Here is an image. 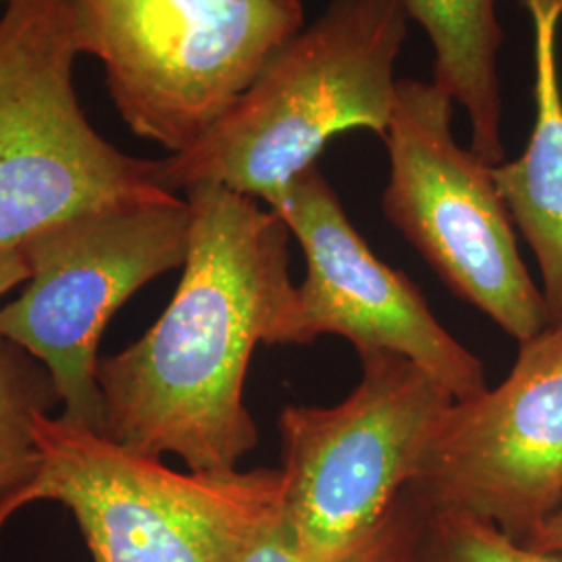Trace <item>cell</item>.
<instances>
[{
  "label": "cell",
  "instance_id": "1",
  "mask_svg": "<svg viewBox=\"0 0 562 562\" xmlns=\"http://www.w3.org/2000/svg\"><path fill=\"white\" fill-rule=\"evenodd\" d=\"M190 240L169 306L140 340L99 361L102 436L190 471H234L259 429L244 383L278 344L294 296L292 232L273 209L222 186L186 190Z\"/></svg>",
  "mask_w": 562,
  "mask_h": 562
},
{
  "label": "cell",
  "instance_id": "2",
  "mask_svg": "<svg viewBox=\"0 0 562 562\" xmlns=\"http://www.w3.org/2000/svg\"><path fill=\"white\" fill-rule=\"evenodd\" d=\"M408 21L402 0H329L201 140L157 161L159 186L178 194L213 183L276 209L331 138H383Z\"/></svg>",
  "mask_w": 562,
  "mask_h": 562
},
{
  "label": "cell",
  "instance_id": "3",
  "mask_svg": "<svg viewBox=\"0 0 562 562\" xmlns=\"http://www.w3.org/2000/svg\"><path fill=\"white\" fill-rule=\"evenodd\" d=\"M36 477L0 501V531L21 508L55 503L92 562H241L281 508L280 469L188 471L42 413Z\"/></svg>",
  "mask_w": 562,
  "mask_h": 562
},
{
  "label": "cell",
  "instance_id": "4",
  "mask_svg": "<svg viewBox=\"0 0 562 562\" xmlns=\"http://www.w3.org/2000/svg\"><path fill=\"white\" fill-rule=\"evenodd\" d=\"M123 123L169 155L222 120L304 27L302 0H71Z\"/></svg>",
  "mask_w": 562,
  "mask_h": 562
},
{
  "label": "cell",
  "instance_id": "5",
  "mask_svg": "<svg viewBox=\"0 0 562 562\" xmlns=\"http://www.w3.org/2000/svg\"><path fill=\"white\" fill-rule=\"evenodd\" d=\"M71 0H13L0 15V250L76 215L171 196L157 161L121 153L81 109Z\"/></svg>",
  "mask_w": 562,
  "mask_h": 562
},
{
  "label": "cell",
  "instance_id": "6",
  "mask_svg": "<svg viewBox=\"0 0 562 562\" xmlns=\"http://www.w3.org/2000/svg\"><path fill=\"white\" fill-rule=\"evenodd\" d=\"M359 357L361 383L346 401L281 411V513L306 562H341L375 533L457 402L406 357Z\"/></svg>",
  "mask_w": 562,
  "mask_h": 562
},
{
  "label": "cell",
  "instance_id": "7",
  "mask_svg": "<svg viewBox=\"0 0 562 562\" xmlns=\"http://www.w3.org/2000/svg\"><path fill=\"white\" fill-rule=\"evenodd\" d=\"M188 240L190 206L171 194L94 209L21 244L27 281L0 308V338L46 367L63 419L102 434L104 327L146 283L183 267Z\"/></svg>",
  "mask_w": 562,
  "mask_h": 562
},
{
  "label": "cell",
  "instance_id": "8",
  "mask_svg": "<svg viewBox=\"0 0 562 562\" xmlns=\"http://www.w3.org/2000/svg\"><path fill=\"white\" fill-rule=\"evenodd\" d=\"M454 101L434 81L402 78L382 140L383 213L443 283L525 341L548 327L522 262L494 167L457 140Z\"/></svg>",
  "mask_w": 562,
  "mask_h": 562
},
{
  "label": "cell",
  "instance_id": "9",
  "mask_svg": "<svg viewBox=\"0 0 562 562\" xmlns=\"http://www.w3.org/2000/svg\"><path fill=\"white\" fill-rule=\"evenodd\" d=\"M273 211L306 259V278L283 315L278 344H311L334 334L359 355L406 357L457 401L482 394V361L443 329L413 281L373 255L317 165L292 181Z\"/></svg>",
  "mask_w": 562,
  "mask_h": 562
},
{
  "label": "cell",
  "instance_id": "10",
  "mask_svg": "<svg viewBox=\"0 0 562 562\" xmlns=\"http://www.w3.org/2000/svg\"><path fill=\"white\" fill-rule=\"evenodd\" d=\"M525 543L562 504V329L519 341L498 387L457 401L411 483Z\"/></svg>",
  "mask_w": 562,
  "mask_h": 562
},
{
  "label": "cell",
  "instance_id": "11",
  "mask_svg": "<svg viewBox=\"0 0 562 562\" xmlns=\"http://www.w3.org/2000/svg\"><path fill=\"white\" fill-rule=\"evenodd\" d=\"M521 2L533 23L536 120L521 157L496 165L494 180L540 265L548 327L562 329V0Z\"/></svg>",
  "mask_w": 562,
  "mask_h": 562
},
{
  "label": "cell",
  "instance_id": "12",
  "mask_svg": "<svg viewBox=\"0 0 562 562\" xmlns=\"http://www.w3.org/2000/svg\"><path fill=\"white\" fill-rule=\"evenodd\" d=\"M434 50V83L459 104L471 150L492 167L504 162L498 55L504 32L496 0H402Z\"/></svg>",
  "mask_w": 562,
  "mask_h": 562
},
{
  "label": "cell",
  "instance_id": "13",
  "mask_svg": "<svg viewBox=\"0 0 562 562\" xmlns=\"http://www.w3.org/2000/svg\"><path fill=\"white\" fill-rule=\"evenodd\" d=\"M59 404L46 367L0 338V501L32 482L41 469L34 423Z\"/></svg>",
  "mask_w": 562,
  "mask_h": 562
},
{
  "label": "cell",
  "instance_id": "14",
  "mask_svg": "<svg viewBox=\"0 0 562 562\" xmlns=\"http://www.w3.org/2000/svg\"><path fill=\"white\" fill-rule=\"evenodd\" d=\"M429 503L406 485L375 533L341 562H413ZM241 562H306L283 513L278 510L246 550Z\"/></svg>",
  "mask_w": 562,
  "mask_h": 562
},
{
  "label": "cell",
  "instance_id": "15",
  "mask_svg": "<svg viewBox=\"0 0 562 562\" xmlns=\"http://www.w3.org/2000/svg\"><path fill=\"white\" fill-rule=\"evenodd\" d=\"M413 562H562V552L533 550L482 517L429 504Z\"/></svg>",
  "mask_w": 562,
  "mask_h": 562
},
{
  "label": "cell",
  "instance_id": "16",
  "mask_svg": "<svg viewBox=\"0 0 562 562\" xmlns=\"http://www.w3.org/2000/svg\"><path fill=\"white\" fill-rule=\"evenodd\" d=\"M27 281V265L20 248L0 250V299Z\"/></svg>",
  "mask_w": 562,
  "mask_h": 562
},
{
  "label": "cell",
  "instance_id": "17",
  "mask_svg": "<svg viewBox=\"0 0 562 562\" xmlns=\"http://www.w3.org/2000/svg\"><path fill=\"white\" fill-rule=\"evenodd\" d=\"M525 546L543 552H562V504L542 522Z\"/></svg>",
  "mask_w": 562,
  "mask_h": 562
},
{
  "label": "cell",
  "instance_id": "18",
  "mask_svg": "<svg viewBox=\"0 0 562 562\" xmlns=\"http://www.w3.org/2000/svg\"><path fill=\"white\" fill-rule=\"evenodd\" d=\"M0 2H4V4H9V2H13V0H0Z\"/></svg>",
  "mask_w": 562,
  "mask_h": 562
}]
</instances>
